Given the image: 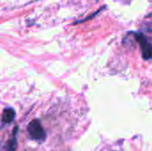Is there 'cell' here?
I'll return each instance as SVG.
<instances>
[{
    "label": "cell",
    "instance_id": "6da1fadb",
    "mask_svg": "<svg viewBox=\"0 0 152 151\" xmlns=\"http://www.w3.org/2000/svg\"><path fill=\"white\" fill-rule=\"evenodd\" d=\"M136 42L142 51L144 60H152V28H148L134 33Z\"/></svg>",
    "mask_w": 152,
    "mask_h": 151
},
{
    "label": "cell",
    "instance_id": "7a4b0ae2",
    "mask_svg": "<svg viewBox=\"0 0 152 151\" xmlns=\"http://www.w3.org/2000/svg\"><path fill=\"white\" fill-rule=\"evenodd\" d=\"M28 136L31 140L34 141H45L46 138V133L42 127V125L39 120L34 119L32 120L27 127Z\"/></svg>",
    "mask_w": 152,
    "mask_h": 151
},
{
    "label": "cell",
    "instance_id": "3957f363",
    "mask_svg": "<svg viewBox=\"0 0 152 151\" xmlns=\"http://www.w3.org/2000/svg\"><path fill=\"white\" fill-rule=\"evenodd\" d=\"M17 127L15 128V130H13V134L12 136V138L6 142L5 145H4L1 149V151H15L17 148Z\"/></svg>",
    "mask_w": 152,
    "mask_h": 151
},
{
    "label": "cell",
    "instance_id": "277c9868",
    "mask_svg": "<svg viewBox=\"0 0 152 151\" xmlns=\"http://www.w3.org/2000/svg\"><path fill=\"white\" fill-rule=\"evenodd\" d=\"M15 117V111L12 108H5L2 113V122L3 124H10L13 121Z\"/></svg>",
    "mask_w": 152,
    "mask_h": 151
}]
</instances>
